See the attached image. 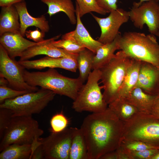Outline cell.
I'll list each match as a JSON object with an SVG mask.
<instances>
[{"instance_id": "f546056e", "label": "cell", "mask_w": 159, "mask_h": 159, "mask_svg": "<svg viewBox=\"0 0 159 159\" xmlns=\"http://www.w3.org/2000/svg\"><path fill=\"white\" fill-rule=\"evenodd\" d=\"M69 123L62 111L54 115L50 120L51 132H58L67 128Z\"/></svg>"}, {"instance_id": "d590c367", "label": "cell", "mask_w": 159, "mask_h": 159, "mask_svg": "<svg viewBox=\"0 0 159 159\" xmlns=\"http://www.w3.org/2000/svg\"><path fill=\"white\" fill-rule=\"evenodd\" d=\"M98 5L105 10L107 13L118 8L117 4V0H96Z\"/></svg>"}, {"instance_id": "60d3db41", "label": "cell", "mask_w": 159, "mask_h": 159, "mask_svg": "<svg viewBox=\"0 0 159 159\" xmlns=\"http://www.w3.org/2000/svg\"><path fill=\"white\" fill-rule=\"evenodd\" d=\"M151 159H159V151L153 155Z\"/></svg>"}, {"instance_id": "d4e9b609", "label": "cell", "mask_w": 159, "mask_h": 159, "mask_svg": "<svg viewBox=\"0 0 159 159\" xmlns=\"http://www.w3.org/2000/svg\"><path fill=\"white\" fill-rule=\"evenodd\" d=\"M108 107L124 122L139 112L136 107L122 97H119L110 103Z\"/></svg>"}, {"instance_id": "d6a6232c", "label": "cell", "mask_w": 159, "mask_h": 159, "mask_svg": "<svg viewBox=\"0 0 159 159\" xmlns=\"http://www.w3.org/2000/svg\"><path fill=\"white\" fill-rule=\"evenodd\" d=\"M13 113L10 110L0 108V140L5 132L12 117Z\"/></svg>"}, {"instance_id": "277c9868", "label": "cell", "mask_w": 159, "mask_h": 159, "mask_svg": "<svg viewBox=\"0 0 159 159\" xmlns=\"http://www.w3.org/2000/svg\"><path fill=\"white\" fill-rule=\"evenodd\" d=\"M133 59L120 50L99 69L104 89L103 97L108 105L118 98L119 89Z\"/></svg>"}, {"instance_id": "603a6c76", "label": "cell", "mask_w": 159, "mask_h": 159, "mask_svg": "<svg viewBox=\"0 0 159 159\" xmlns=\"http://www.w3.org/2000/svg\"><path fill=\"white\" fill-rule=\"evenodd\" d=\"M72 129L69 159H89L86 143L81 129L73 127Z\"/></svg>"}, {"instance_id": "cb8c5ba5", "label": "cell", "mask_w": 159, "mask_h": 159, "mask_svg": "<svg viewBox=\"0 0 159 159\" xmlns=\"http://www.w3.org/2000/svg\"><path fill=\"white\" fill-rule=\"evenodd\" d=\"M141 62L133 59L119 89L118 98L125 97L135 87L138 80Z\"/></svg>"}, {"instance_id": "836d02e7", "label": "cell", "mask_w": 159, "mask_h": 159, "mask_svg": "<svg viewBox=\"0 0 159 159\" xmlns=\"http://www.w3.org/2000/svg\"><path fill=\"white\" fill-rule=\"evenodd\" d=\"M122 149L127 155L129 159H151L159 151V149L156 148L140 151H130Z\"/></svg>"}, {"instance_id": "f35d334b", "label": "cell", "mask_w": 159, "mask_h": 159, "mask_svg": "<svg viewBox=\"0 0 159 159\" xmlns=\"http://www.w3.org/2000/svg\"><path fill=\"white\" fill-rule=\"evenodd\" d=\"M8 84V82L6 78L2 76H0V86H7Z\"/></svg>"}, {"instance_id": "52a82bcc", "label": "cell", "mask_w": 159, "mask_h": 159, "mask_svg": "<svg viewBox=\"0 0 159 159\" xmlns=\"http://www.w3.org/2000/svg\"><path fill=\"white\" fill-rule=\"evenodd\" d=\"M55 95L52 91L41 87L36 91L6 100L0 104V108L10 110L13 114L12 117L32 116L40 113L53 100Z\"/></svg>"}, {"instance_id": "7bdbcfd3", "label": "cell", "mask_w": 159, "mask_h": 159, "mask_svg": "<svg viewBox=\"0 0 159 159\" xmlns=\"http://www.w3.org/2000/svg\"><path fill=\"white\" fill-rule=\"evenodd\" d=\"M158 1L159 4V0H158Z\"/></svg>"}, {"instance_id": "7a4b0ae2", "label": "cell", "mask_w": 159, "mask_h": 159, "mask_svg": "<svg viewBox=\"0 0 159 159\" xmlns=\"http://www.w3.org/2000/svg\"><path fill=\"white\" fill-rule=\"evenodd\" d=\"M23 76L29 85L40 87L73 100L83 84L78 77L73 78L64 76L54 68H49L45 72H30L24 69Z\"/></svg>"}, {"instance_id": "6da1fadb", "label": "cell", "mask_w": 159, "mask_h": 159, "mask_svg": "<svg viewBox=\"0 0 159 159\" xmlns=\"http://www.w3.org/2000/svg\"><path fill=\"white\" fill-rule=\"evenodd\" d=\"M124 122L108 107L84 119L80 127L86 143L89 159H99L120 146Z\"/></svg>"}, {"instance_id": "4fadbf2b", "label": "cell", "mask_w": 159, "mask_h": 159, "mask_svg": "<svg viewBox=\"0 0 159 159\" xmlns=\"http://www.w3.org/2000/svg\"><path fill=\"white\" fill-rule=\"evenodd\" d=\"M60 35L45 40L39 44L28 48L24 52L20 57L19 61H25L39 55H45L52 57H65L77 59L78 54L69 52L64 49L55 47L51 43L52 41L57 39Z\"/></svg>"}, {"instance_id": "5bb4252c", "label": "cell", "mask_w": 159, "mask_h": 159, "mask_svg": "<svg viewBox=\"0 0 159 159\" xmlns=\"http://www.w3.org/2000/svg\"><path fill=\"white\" fill-rule=\"evenodd\" d=\"M18 62L24 68L27 69L59 68L75 72L78 69L76 59L65 57H52L47 56L34 60H19Z\"/></svg>"}, {"instance_id": "8d00e7d4", "label": "cell", "mask_w": 159, "mask_h": 159, "mask_svg": "<svg viewBox=\"0 0 159 159\" xmlns=\"http://www.w3.org/2000/svg\"><path fill=\"white\" fill-rule=\"evenodd\" d=\"M150 113L159 119V95L155 100Z\"/></svg>"}, {"instance_id": "3957f363", "label": "cell", "mask_w": 159, "mask_h": 159, "mask_svg": "<svg viewBox=\"0 0 159 159\" xmlns=\"http://www.w3.org/2000/svg\"><path fill=\"white\" fill-rule=\"evenodd\" d=\"M119 49L130 57L159 67V44L155 35L125 32L119 40Z\"/></svg>"}, {"instance_id": "ee69618b", "label": "cell", "mask_w": 159, "mask_h": 159, "mask_svg": "<svg viewBox=\"0 0 159 159\" xmlns=\"http://www.w3.org/2000/svg\"><path fill=\"white\" fill-rule=\"evenodd\" d=\"M158 67V68H159V67Z\"/></svg>"}, {"instance_id": "ac0fdd59", "label": "cell", "mask_w": 159, "mask_h": 159, "mask_svg": "<svg viewBox=\"0 0 159 159\" xmlns=\"http://www.w3.org/2000/svg\"><path fill=\"white\" fill-rule=\"evenodd\" d=\"M75 10L76 27L74 30L69 33L79 44L95 54L98 49L103 44L92 38L86 29L81 20L76 3Z\"/></svg>"}, {"instance_id": "74e56055", "label": "cell", "mask_w": 159, "mask_h": 159, "mask_svg": "<svg viewBox=\"0 0 159 159\" xmlns=\"http://www.w3.org/2000/svg\"><path fill=\"white\" fill-rule=\"evenodd\" d=\"M24 1V0H0V6L1 7L10 6Z\"/></svg>"}, {"instance_id": "2e32d148", "label": "cell", "mask_w": 159, "mask_h": 159, "mask_svg": "<svg viewBox=\"0 0 159 159\" xmlns=\"http://www.w3.org/2000/svg\"><path fill=\"white\" fill-rule=\"evenodd\" d=\"M40 42L30 41L24 38L20 33L6 32L0 35V44L9 56L13 59L16 57H20L28 48Z\"/></svg>"}, {"instance_id": "7402d4cb", "label": "cell", "mask_w": 159, "mask_h": 159, "mask_svg": "<svg viewBox=\"0 0 159 159\" xmlns=\"http://www.w3.org/2000/svg\"><path fill=\"white\" fill-rule=\"evenodd\" d=\"M48 7L47 13L50 17L60 12L65 13L71 24L77 23L75 8L72 0H41Z\"/></svg>"}, {"instance_id": "e575fe53", "label": "cell", "mask_w": 159, "mask_h": 159, "mask_svg": "<svg viewBox=\"0 0 159 159\" xmlns=\"http://www.w3.org/2000/svg\"><path fill=\"white\" fill-rule=\"evenodd\" d=\"M45 33L37 28L34 30H26L25 35L27 38L32 39L35 42H39L45 40L44 39Z\"/></svg>"}, {"instance_id": "1f68e13d", "label": "cell", "mask_w": 159, "mask_h": 159, "mask_svg": "<svg viewBox=\"0 0 159 159\" xmlns=\"http://www.w3.org/2000/svg\"><path fill=\"white\" fill-rule=\"evenodd\" d=\"M29 92L27 91H19L7 86H0V104L7 99H13Z\"/></svg>"}, {"instance_id": "4dcf8cb0", "label": "cell", "mask_w": 159, "mask_h": 159, "mask_svg": "<svg viewBox=\"0 0 159 159\" xmlns=\"http://www.w3.org/2000/svg\"><path fill=\"white\" fill-rule=\"evenodd\" d=\"M120 147L128 150L140 151L147 149H159V147L154 146L139 141L122 140Z\"/></svg>"}, {"instance_id": "ffe728a7", "label": "cell", "mask_w": 159, "mask_h": 159, "mask_svg": "<svg viewBox=\"0 0 159 159\" xmlns=\"http://www.w3.org/2000/svg\"><path fill=\"white\" fill-rule=\"evenodd\" d=\"M158 95L148 94L140 88L135 87L124 98L136 107L139 111L150 113Z\"/></svg>"}, {"instance_id": "7c38bea8", "label": "cell", "mask_w": 159, "mask_h": 159, "mask_svg": "<svg viewBox=\"0 0 159 159\" xmlns=\"http://www.w3.org/2000/svg\"><path fill=\"white\" fill-rule=\"evenodd\" d=\"M91 14L101 29V34L97 40L103 44L113 41L120 33L121 26L130 19L129 11L122 8H118L111 11L109 15L105 18Z\"/></svg>"}, {"instance_id": "e0dca14e", "label": "cell", "mask_w": 159, "mask_h": 159, "mask_svg": "<svg viewBox=\"0 0 159 159\" xmlns=\"http://www.w3.org/2000/svg\"><path fill=\"white\" fill-rule=\"evenodd\" d=\"M19 14L20 24V33L23 36L26 29L31 26H34L44 33L49 30V22L43 15L38 17L31 16L29 13L25 1L14 5Z\"/></svg>"}, {"instance_id": "44dd1931", "label": "cell", "mask_w": 159, "mask_h": 159, "mask_svg": "<svg viewBox=\"0 0 159 159\" xmlns=\"http://www.w3.org/2000/svg\"><path fill=\"white\" fill-rule=\"evenodd\" d=\"M121 34L120 32L112 42L103 44L97 50L94 57L92 69H99L108 63L119 49V40Z\"/></svg>"}, {"instance_id": "9c48e42d", "label": "cell", "mask_w": 159, "mask_h": 159, "mask_svg": "<svg viewBox=\"0 0 159 159\" xmlns=\"http://www.w3.org/2000/svg\"><path fill=\"white\" fill-rule=\"evenodd\" d=\"M72 136V127L38 138L31 159H69Z\"/></svg>"}, {"instance_id": "b9f144b4", "label": "cell", "mask_w": 159, "mask_h": 159, "mask_svg": "<svg viewBox=\"0 0 159 159\" xmlns=\"http://www.w3.org/2000/svg\"><path fill=\"white\" fill-rule=\"evenodd\" d=\"M156 36H157L159 38V31H158V33H157Z\"/></svg>"}, {"instance_id": "4316f807", "label": "cell", "mask_w": 159, "mask_h": 159, "mask_svg": "<svg viewBox=\"0 0 159 159\" xmlns=\"http://www.w3.org/2000/svg\"><path fill=\"white\" fill-rule=\"evenodd\" d=\"M95 55L93 52L86 48L78 53L76 59L79 72L78 77L83 83L87 80L91 72Z\"/></svg>"}, {"instance_id": "83f0119b", "label": "cell", "mask_w": 159, "mask_h": 159, "mask_svg": "<svg viewBox=\"0 0 159 159\" xmlns=\"http://www.w3.org/2000/svg\"><path fill=\"white\" fill-rule=\"evenodd\" d=\"M55 40L52 41L51 43L53 45L71 53L78 54L85 48L79 44L69 32L63 35L61 39L57 41Z\"/></svg>"}, {"instance_id": "8fae6325", "label": "cell", "mask_w": 159, "mask_h": 159, "mask_svg": "<svg viewBox=\"0 0 159 159\" xmlns=\"http://www.w3.org/2000/svg\"><path fill=\"white\" fill-rule=\"evenodd\" d=\"M130 19L136 28L142 29L146 24L151 34L159 31V4L157 0H150L138 6L133 3L129 11Z\"/></svg>"}, {"instance_id": "ab89813d", "label": "cell", "mask_w": 159, "mask_h": 159, "mask_svg": "<svg viewBox=\"0 0 159 159\" xmlns=\"http://www.w3.org/2000/svg\"><path fill=\"white\" fill-rule=\"evenodd\" d=\"M149 0H139V1L138 2H134L136 5L139 6L141 4L143 3L145 1H148ZM157 0L158 1V0Z\"/></svg>"}, {"instance_id": "f1b7e54d", "label": "cell", "mask_w": 159, "mask_h": 159, "mask_svg": "<svg viewBox=\"0 0 159 159\" xmlns=\"http://www.w3.org/2000/svg\"><path fill=\"white\" fill-rule=\"evenodd\" d=\"M79 15L81 18L85 14L92 12L105 15L107 12L100 7L96 0H75Z\"/></svg>"}, {"instance_id": "8992f818", "label": "cell", "mask_w": 159, "mask_h": 159, "mask_svg": "<svg viewBox=\"0 0 159 159\" xmlns=\"http://www.w3.org/2000/svg\"><path fill=\"white\" fill-rule=\"evenodd\" d=\"M122 140L159 147V119L150 113L138 112L124 122Z\"/></svg>"}, {"instance_id": "5b68a950", "label": "cell", "mask_w": 159, "mask_h": 159, "mask_svg": "<svg viewBox=\"0 0 159 159\" xmlns=\"http://www.w3.org/2000/svg\"><path fill=\"white\" fill-rule=\"evenodd\" d=\"M44 132L38 122L32 116L12 117L0 142V152L14 144H31L32 152Z\"/></svg>"}, {"instance_id": "d6986e66", "label": "cell", "mask_w": 159, "mask_h": 159, "mask_svg": "<svg viewBox=\"0 0 159 159\" xmlns=\"http://www.w3.org/2000/svg\"><path fill=\"white\" fill-rule=\"evenodd\" d=\"M19 14L14 5L1 7L0 35L7 32L20 33Z\"/></svg>"}, {"instance_id": "484cf974", "label": "cell", "mask_w": 159, "mask_h": 159, "mask_svg": "<svg viewBox=\"0 0 159 159\" xmlns=\"http://www.w3.org/2000/svg\"><path fill=\"white\" fill-rule=\"evenodd\" d=\"M32 147L31 144H11L1 152L0 159H31Z\"/></svg>"}, {"instance_id": "30bf717a", "label": "cell", "mask_w": 159, "mask_h": 159, "mask_svg": "<svg viewBox=\"0 0 159 159\" xmlns=\"http://www.w3.org/2000/svg\"><path fill=\"white\" fill-rule=\"evenodd\" d=\"M25 69L14 59L11 58L0 44V76L6 78L10 87L19 91L35 92L39 89L25 81L23 72Z\"/></svg>"}, {"instance_id": "9a60e30c", "label": "cell", "mask_w": 159, "mask_h": 159, "mask_svg": "<svg viewBox=\"0 0 159 159\" xmlns=\"http://www.w3.org/2000/svg\"><path fill=\"white\" fill-rule=\"evenodd\" d=\"M135 87L145 92L159 95V68L150 63L141 62L138 79Z\"/></svg>"}, {"instance_id": "ba28073f", "label": "cell", "mask_w": 159, "mask_h": 159, "mask_svg": "<svg viewBox=\"0 0 159 159\" xmlns=\"http://www.w3.org/2000/svg\"><path fill=\"white\" fill-rule=\"evenodd\" d=\"M100 79V70L93 69L90 73L86 83L83 85L73 100L72 108L75 111L96 113L107 109L108 104L104 100L101 91L102 87L98 83Z\"/></svg>"}]
</instances>
